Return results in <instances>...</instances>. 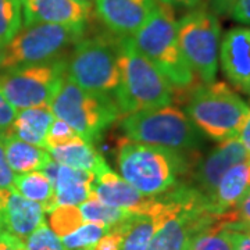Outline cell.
I'll return each instance as SVG.
<instances>
[{
  "instance_id": "1",
  "label": "cell",
  "mask_w": 250,
  "mask_h": 250,
  "mask_svg": "<svg viewBox=\"0 0 250 250\" xmlns=\"http://www.w3.org/2000/svg\"><path fill=\"white\" fill-rule=\"evenodd\" d=\"M197 156L125 139L117 152L120 175L147 197L167 193L189 175Z\"/></svg>"
},
{
  "instance_id": "2",
  "label": "cell",
  "mask_w": 250,
  "mask_h": 250,
  "mask_svg": "<svg viewBox=\"0 0 250 250\" xmlns=\"http://www.w3.org/2000/svg\"><path fill=\"white\" fill-rule=\"evenodd\" d=\"M118 47L120 86L114 100L121 117L170 106L174 102L172 86L136 47L132 36H120Z\"/></svg>"
},
{
  "instance_id": "3",
  "label": "cell",
  "mask_w": 250,
  "mask_h": 250,
  "mask_svg": "<svg viewBox=\"0 0 250 250\" xmlns=\"http://www.w3.org/2000/svg\"><path fill=\"white\" fill-rule=\"evenodd\" d=\"M132 39L143 56L170 82L172 89L178 92L192 89L195 74L179 47L174 10L157 1Z\"/></svg>"
},
{
  "instance_id": "4",
  "label": "cell",
  "mask_w": 250,
  "mask_h": 250,
  "mask_svg": "<svg viewBox=\"0 0 250 250\" xmlns=\"http://www.w3.org/2000/svg\"><path fill=\"white\" fill-rule=\"evenodd\" d=\"M185 114L203 136L220 143L238 138L250 117V104L227 83L210 82L189 90Z\"/></svg>"
},
{
  "instance_id": "5",
  "label": "cell",
  "mask_w": 250,
  "mask_h": 250,
  "mask_svg": "<svg viewBox=\"0 0 250 250\" xmlns=\"http://www.w3.org/2000/svg\"><path fill=\"white\" fill-rule=\"evenodd\" d=\"M120 128L129 141L192 156H197L203 145V135L188 118L185 111L171 104L125 114L121 118Z\"/></svg>"
},
{
  "instance_id": "6",
  "label": "cell",
  "mask_w": 250,
  "mask_h": 250,
  "mask_svg": "<svg viewBox=\"0 0 250 250\" xmlns=\"http://www.w3.org/2000/svg\"><path fill=\"white\" fill-rule=\"evenodd\" d=\"M118 38L83 36L67 56V78L88 92L116 98L120 86Z\"/></svg>"
},
{
  "instance_id": "7",
  "label": "cell",
  "mask_w": 250,
  "mask_h": 250,
  "mask_svg": "<svg viewBox=\"0 0 250 250\" xmlns=\"http://www.w3.org/2000/svg\"><path fill=\"white\" fill-rule=\"evenodd\" d=\"M50 108L56 118L65 121L82 139L92 145L121 117L114 99L82 89L68 78L64 81Z\"/></svg>"
},
{
  "instance_id": "8",
  "label": "cell",
  "mask_w": 250,
  "mask_h": 250,
  "mask_svg": "<svg viewBox=\"0 0 250 250\" xmlns=\"http://www.w3.org/2000/svg\"><path fill=\"white\" fill-rule=\"evenodd\" d=\"M0 90L17 110L50 106L67 78V56L3 70Z\"/></svg>"
},
{
  "instance_id": "9",
  "label": "cell",
  "mask_w": 250,
  "mask_h": 250,
  "mask_svg": "<svg viewBox=\"0 0 250 250\" xmlns=\"http://www.w3.org/2000/svg\"><path fill=\"white\" fill-rule=\"evenodd\" d=\"M86 24H35L22 27L4 47L3 70L56 60L86 35Z\"/></svg>"
},
{
  "instance_id": "10",
  "label": "cell",
  "mask_w": 250,
  "mask_h": 250,
  "mask_svg": "<svg viewBox=\"0 0 250 250\" xmlns=\"http://www.w3.org/2000/svg\"><path fill=\"white\" fill-rule=\"evenodd\" d=\"M181 52L195 75L203 83L214 82L220 60L221 25L207 7L199 6L177 21Z\"/></svg>"
},
{
  "instance_id": "11",
  "label": "cell",
  "mask_w": 250,
  "mask_h": 250,
  "mask_svg": "<svg viewBox=\"0 0 250 250\" xmlns=\"http://www.w3.org/2000/svg\"><path fill=\"white\" fill-rule=\"evenodd\" d=\"M246 160H250V156L239 138L220 142V145L205 157L197 159L189 174L192 179L190 185L196 188L208 202L224 174L235 164Z\"/></svg>"
},
{
  "instance_id": "12",
  "label": "cell",
  "mask_w": 250,
  "mask_h": 250,
  "mask_svg": "<svg viewBox=\"0 0 250 250\" xmlns=\"http://www.w3.org/2000/svg\"><path fill=\"white\" fill-rule=\"evenodd\" d=\"M93 175L92 195L100 202L134 214H149L152 211L156 197L143 196L121 175L111 170L108 164Z\"/></svg>"
},
{
  "instance_id": "13",
  "label": "cell",
  "mask_w": 250,
  "mask_h": 250,
  "mask_svg": "<svg viewBox=\"0 0 250 250\" xmlns=\"http://www.w3.org/2000/svg\"><path fill=\"white\" fill-rule=\"evenodd\" d=\"M99 21L114 36H132L145 24L157 0H93Z\"/></svg>"
},
{
  "instance_id": "14",
  "label": "cell",
  "mask_w": 250,
  "mask_h": 250,
  "mask_svg": "<svg viewBox=\"0 0 250 250\" xmlns=\"http://www.w3.org/2000/svg\"><path fill=\"white\" fill-rule=\"evenodd\" d=\"M45 208L21 196L14 188H0V231L24 242L45 221Z\"/></svg>"
},
{
  "instance_id": "15",
  "label": "cell",
  "mask_w": 250,
  "mask_h": 250,
  "mask_svg": "<svg viewBox=\"0 0 250 250\" xmlns=\"http://www.w3.org/2000/svg\"><path fill=\"white\" fill-rule=\"evenodd\" d=\"M224 75L236 90L250 99V28L229 29L220 43Z\"/></svg>"
},
{
  "instance_id": "16",
  "label": "cell",
  "mask_w": 250,
  "mask_h": 250,
  "mask_svg": "<svg viewBox=\"0 0 250 250\" xmlns=\"http://www.w3.org/2000/svg\"><path fill=\"white\" fill-rule=\"evenodd\" d=\"M22 27L35 24H88L90 7L74 0H20Z\"/></svg>"
},
{
  "instance_id": "17",
  "label": "cell",
  "mask_w": 250,
  "mask_h": 250,
  "mask_svg": "<svg viewBox=\"0 0 250 250\" xmlns=\"http://www.w3.org/2000/svg\"><path fill=\"white\" fill-rule=\"evenodd\" d=\"M250 189V160L235 164L224 174L213 195L208 207L214 214H225L232 210L242 196Z\"/></svg>"
},
{
  "instance_id": "18",
  "label": "cell",
  "mask_w": 250,
  "mask_h": 250,
  "mask_svg": "<svg viewBox=\"0 0 250 250\" xmlns=\"http://www.w3.org/2000/svg\"><path fill=\"white\" fill-rule=\"evenodd\" d=\"M93 172L75 170L59 163L53 179L54 205L80 206L92 195Z\"/></svg>"
},
{
  "instance_id": "19",
  "label": "cell",
  "mask_w": 250,
  "mask_h": 250,
  "mask_svg": "<svg viewBox=\"0 0 250 250\" xmlns=\"http://www.w3.org/2000/svg\"><path fill=\"white\" fill-rule=\"evenodd\" d=\"M0 141L3 143L10 168L16 174L43 170L47 163L53 160L46 149L24 142L13 134L4 135Z\"/></svg>"
},
{
  "instance_id": "20",
  "label": "cell",
  "mask_w": 250,
  "mask_h": 250,
  "mask_svg": "<svg viewBox=\"0 0 250 250\" xmlns=\"http://www.w3.org/2000/svg\"><path fill=\"white\" fill-rule=\"evenodd\" d=\"M54 118L50 106L17 110L10 134L24 142L46 149V135Z\"/></svg>"
},
{
  "instance_id": "21",
  "label": "cell",
  "mask_w": 250,
  "mask_h": 250,
  "mask_svg": "<svg viewBox=\"0 0 250 250\" xmlns=\"http://www.w3.org/2000/svg\"><path fill=\"white\" fill-rule=\"evenodd\" d=\"M52 159L62 166L71 167L75 170L88 171V172H98L103 168L107 163L103 156L93 147V145L86 142L85 139L78 138L74 142L67 143L64 146H59L47 150Z\"/></svg>"
},
{
  "instance_id": "22",
  "label": "cell",
  "mask_w": 250,
  "mask_h": 250,
  "mask_svg": "<svg viewBox=\"0 0 250 250\" xmlns=\"http://www.w3.org/2000/svg\"><path fill=\"white\" fill-rule=\"evenodd\" d=\"M13 188L21 196L39 203L45 208V213H49L56 207L53 182L42 171H32L14 175Z\"/></svg>"
},
{
  "instance_id": "23",
  "label": "cell",
  "mask_w": 250,
  "mask_h": 250,
  "mask_svg": "<svg viewBox=\"0 0 250 250\" xmlns=\"http://www.w3.org/2000/svg\"><path fill=\"white\" fill-rule=\"evenodd\" d=\"M78 207H80L81 214L83 217V221L102 224L107 227L108 229H113V228L129 223L136 215L126 210H121V208L106 205L100 202L95 195H90V197H88Z\"/></svg>"
},
{
  "instance_id": "24",
  "label": "cell",
  "mask_w": 250,
  "mask_h": 250,
  "mask_svg": "<svg viewBox=\"0 0 250 250\" xmlns=\"http://www.w3.org/2000/svg\"><path fill=\"white\" fill-rule=\"evenodd\" d=\"M157 225L156 203L149 214H136L125 232L121 250H147Z\"/></svg>"
},
{
  "instance_id": "25",
  "label": "cell",
  "mask_w": 250,
  "mask_h": 250,
  "mask_svg": "<svg viewBox=\"0 0 250 250\" xmlns=\"http://www.w3.org/2000/svg\"><path fill=\"white\" fill-rule=\"evenodd\" d=\"M188 250H232V243L225 228L223 214L218 221L207 225L193 235Z\"/></svg>"
},
{
  "instance_id": "26",
  "label": "cell",
  "mask_w": 250,
  "mask_h": 250,
  "mask_svg": "<svg viewBox=\"0 0 250 250\" xmlns=\"http://www.w3.org/2000/svg\"><path fill=\"white\" fill-rule=\"evenodd\" d=\"M107 231V227L102 224L85 221L77 229L62 236V242L65 250H93L99 239Z\"/></svg>"
},
{
  "instance_id": "27",
  "label": "cell",
  "mask_w": 250,
  "mask_h": 250,
  "mask_svg": "<svg viewBox=\"0 0 250 250\" xmlns=\"http://www.w3.org/2000/svg\"><path fill=\"white\" fill-rule=\"evenodd\" d=\"M22 28L20 0H0V46L6 47Z\"/></svg>"
},
{
  "instance_id": "28",
  "label": "cell",
  "mask_w": 250,
  "mask_h": 250,
  "mask_svg": "<svg viewBox=\"0 0 250 250\" xmlns=\"http://www.w3.org/2000/svg\"><path fill=\"white\" fill-rule=\"evenodd\" d=\"M47 214V225L60 238L77 229L85 223L78 206H56Z\"/></svg>"
},
{
  "instance_id": "29",
  "label": "cell",
  "mask_w": 250,
  "mask_h": 250,
  "mask_svg": "<svg viewBox=\"0 0 250 250\" xmlns=\"http://www.w3.org/2000/svg\"><path fill=\"white\" fill-rule=\"evenodd\" d=\"M25 250H65L62 238L53 232L47 223L41 224L24 241Z\"/></svg>"
},
{
  "instance_id": "30",
  "label": "cell",
  "mask_w": 250,
  "mask_h": 250,
  "mask_svg": "<svg viewBox=\"0 0 250 250\" xmlns=\"http://www.w3.org/2000/svg\"><path fill=\"white\" fill-rule=\"evenodd\" d=\"M78 138H81L80 135L77 134L65 121H62L60 118H54L49 131H47V135H46V150L64 146L67 143L74 142Z\"/></svg>"
},
{
  "instance_id": "31",
  "label": "cell",
  "mask_w": 250,
  "mask_h": 250,
  "mask_svg": "<svg viewBox=\"0 0 250 250\" xmlns=\"http://www.w3.org/2000/svg\"><path fill=\"white\" fill-rule=\"evenodd\" d=\"M134 218H132V220H134ZM132 220H131L129 223L121 225V227H117V228H113V229H108L107 232L104 233V235L99 239V242L96 243V246H95V249L93 250H121L125 232H126L128 227L132 223Z\"/></svg>"
},
{
  "instance_id": "32",
  "label": "cell",
  "mask_w": 250,
  "mask_h": 250,
  "mask_svg": "<svg viewBox=\"0 0 250 250\" xmlns=\"http://www.w3.org/2000/svg\"><path fill=\"white\" fill-rule=\"evenodd\" d=\"M225 224H242L250 225V189L242 196L232 210L223 214Z\"/></svg>"
},
{
  "instance_id": "33",
  "label": "cell",
  "mask_w": 250,
  "mask_h": 250,
  "mask_svg": "<svg viewBox=\"0 0 250 250\" xmlns=\"http://www.w3.org/2000/svg\"><path fill=\"white\" fill-rule=\"evenodd\" d=\"M16 114H17V108L10 104L9 100L0 90V139L4 135L10 134Z\"/></svg>"
},
{
  "instance_id": "34",
  "label": "cell",
  "mask_w": 250,
  "mask_h": 250,
  "mask_svg": "<svg viewBox=\"0 0 250 250\" xmlns=\"http://www.w3.org/2000/svg\"><path fill=\"white\" fill-rule=\"evenodd\" d=\"M232 243V250H250V232L242 228L225 227Z\"/></svg>"
},
{
  "instance_id": "35",
  "label": "cell",
  "mask_w": 250,
  "mask_h": 250,
  "mask_svg": "<svg viewBox=\"0 0 250 250\" xmlns=\"http://www.w3.org/2000/svg\"><path fill=\"white\" fill-rule=\"evenodd\" d=\"M14 172L10 168L3 143L0 141V188H13Z\"/></svg>"
},
{
  "instance_id": "36",
  "label": "cell",
  "mask_w": 250,
  "mask_h": 250,
  "mask_svg": "<svg viewBox=\"0 0 250 250\" xmlns=\"http://www.w3.org/2000/svg\"><path fill=\"white\" fill-rule=\"evenodd\" d=\"M229 16L236 22L250 25V0H238L231 10Z\"/></svg>"
},
{
  "instance_id": "37",
  "label": "cell",
  "mask_w": 250,
  "mask_h": 250,
  "mask_svg": "<svg viewBox=\"0 0 250 250\" xmlns=\"http://www.w3.org/2000/svg\"><path fill=\"white\" fill-rule=\"evenodd\" d=\"M238 0H208V9L215 16H229L231 10Z\"/></svg>"
},
{
  "instance_id": "38",
  "label": "cell",
  "mask_w": 250,
  "mask_h": 250,
  "mask_svg": "<svg viewBox=\"0 0 250 250\" xmlns=\"http://www.w3.org/2000/svg\"><path fill=\"white\" fill-rule=\"evenodd\" d=\"M0 250H24V242L11 233L0 231Z\"/></svg>"
},
{
  "instance_id": "39",
  "label": "cell",
  "mask_w": 250,
  "mask_h": 250,
  "mask_svg": "<svg viewBox=\"0 0 250 250\" xmlns=\"http://www.w3.org/2000/svg\"><path fill=\"white\" fill-rule=\"evenodd\" d=\"M159 3L168 6L171 9H184V10H192L199 7L202 4L203 0H157Z\"/></svg>"
},
{
  "instance_id": "40",
  "label": "cell",
  "mask_w": 250,
  "mask_h": 250,
  "mask_svg": "<svg viewBox=\"0 0 250 250\" xmlns=\"http://www.w3.org/2000/svg\"><path fill=\"white\" fill-rule=\"evenodd\" d=\"M238 138H239V141H241L242 145L245 146V149L248 150V153H249L250 156V117L248 118V121L245 123V125H243V128L241 129Z\"/></svg>"
},
{
  "instance_id": "41",
  "label": "cell",
  "mask_w": 250,
  "mask_h": 250,
  "mask_svg": "<svg viewBox=\"0 0 250 250\" xmlns=\"http://www.w3.org/2000/svg\"><path fill=\"white\" fill-rule=\"evenodd\" d=\"M225 227L228 228H242V229H246L250 232V225H242V224H225Z\"/></svg>"
},
{
  "instance_id": "42",
  "label": "cell",
  "mask_w": 250,
  "mask_h": 250,
  "mask_svg": "<svg viewBox=\"0 0 250 250\" xmlns=\"http://www.w3.org/2000/svg\"><path fill=\"white\" fill-rule=\"evenodd\" d=\"M3 62H4V47L0 46V71L3 70Z\"/></svg>"
},
{
  "instance_id": "43",
  "label": "cell",
  "mask_w": 250,
  "mask_h": 250,
  "mask_svg": "<svg viewBox=\"0 0 250 250\" xmlns=\"http://www.w3.org/2000/svg\"><path fill=\"white\" fill-rule=\"evenodd\" d=\"M74 1H77V3H80V4H83V6H86V7H90L92 3H93V0H74Z\"/></svg>"
},
{
  "instance_id": "44",
  "label": "cell",
  "mask_w": 250,
  "mask_h": 250,
  "mask_svg": "<svg viewBox=\"0 0 250 250\" xmlns=\"http://www.w3.org/2000/svg\"><path fill=\"white\" fill-rule=\"evenodd\" d=\"M24 250H25V249H24Z\"/></svg>"
}]
</instances>
